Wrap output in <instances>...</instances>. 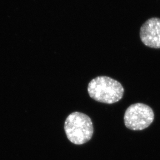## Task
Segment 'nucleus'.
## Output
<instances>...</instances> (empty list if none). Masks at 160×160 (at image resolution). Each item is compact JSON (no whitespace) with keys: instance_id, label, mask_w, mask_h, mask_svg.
I'll return each instance as SVG.
<instances>
[{"instance_id":"1","label":"nucleus","mask_w":160,"mask_h":160,"mask_svg":"<svg viewBox=\"0 0 160 160\" xmlns=\"http://www.w3.org/2000/svg\"><path fill=\"white\" fill-rule=\"evenodd\" d=\"M88 90L92 98L107 104L119 102L124 92V88L119 82L107 76H99L91 80Z\"/></svg>"},{"instance_id":"2","label":"nucleus","mask_w":160,"mask_h":160,"mask_svg":"<svg viewBox=\"0 0 160 160\" xmlns=\"http://www.w3.org/2000/svg\"><path fill=\"white\" fill-rule=\"evenodd\" d=\"M64 129L70 142L78 145L91 140L94 132L91 118L79 112H74L68 116L65 121Z\"/></svg>"},{"instance_id":"3","label":"nucleus","mask_w":160,"mask_h":160,"mask_svg":"<svg viewBox=\"0 0 160 160\" xmlns=\"http://www.w3.org/2000/svg\"><path fill=\"white\" fill-rule=\"evenodd\" d=\"M154 119L152 109L142 103H136L128 107L125 112V125L132 131H142L148 128Z\"/></svg>"},{"instance_id":"4","label":"nucleus","mask_w":160,"mask_h":160,"mask_svg":"<svg viewBox=\"0 0 160 160\" xmlns=\"http://www.w3.org/2000/svg\"><path fill=\"white\" fill-rule=\"evenodd\" d=\"M140 38L146 46L160 48V18L155 17L147 20L140 28Z\"/></svg>"}]
</instances>
